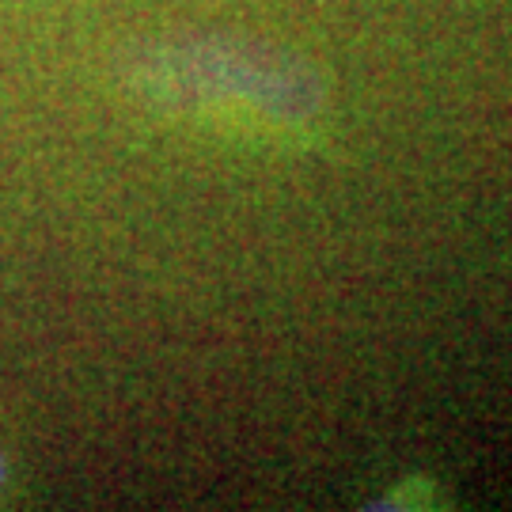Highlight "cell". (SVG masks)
Masks as SVG:
<instances>
[{"instance_id": "cell-2", "label": "cell", "mask_w": 512, "mask_h": 512, "mask_svg": "<svg viewBox=\"0 0 512 512\" xmlns=\"http://www.w3.org/2000/svg\"><path fill=\"white\" fill-rule=\"evenodd\" d=\"M0 482H4V459H0Z\"/></svg>"}, {"instance_id": "cell-1", "label": "cell", "mask_w": 512, "mask_h": 512, "mask_svg": "<svg viewBox=\"0 0 512 512\" xmlns=\"http://www.w3.org/2000/svg\"><path fill=\"white\" fill-rule=\"evenodd\" d=\"M148 88L186 107H243L270 122H308L327 88L304 57L251 38H186L148 61Z\"/></svg>"}]
</instances>
